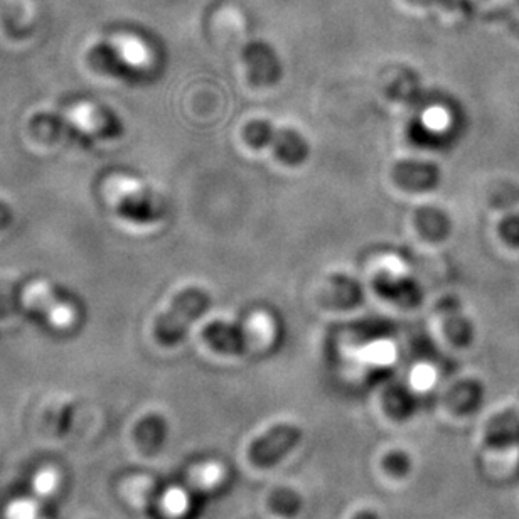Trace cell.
Masks as SVG:
<instances>
[{
  "label": "cell",
  "instance_id": "obj_1",
  "mask_svg": "<svg viewBox=\"0 0 519 519\" xmlns=\"http://www.w3.org/2000/svg\"><path fill=\"white\" fill-rule=\"evenodd\" d=\"M105 196L120 215L135 223H152L161 220L164 204L144 182L132 176L115 174L103 186Z\"/></svg>",
  "mask_w": 519,
  "mask_h": 519
},
{
  "label": "cell",
  "instance_id": "obj_2",
  "mask_svg": "<svg viewBox=\"0 0 519 519\" xmlns=\"http://www.w3.org/2000/svg\"><path fill=\"white\" fill-rule=\"evenodd\" d=\"M211 307V297L208 292L199 287L182 290L172 300L171 307L162 316L157 317L154 334L157 341L166 346H172L184 339L189 327L198 321L204 312Z\"/></svg>",
  "mask_w": 519,
  "mask_h": 519
},
{
  "label": "cell",
  "instance_id": "obj_3",
  "mask_svg": "<svg viewBox=\"0 0 519 519\" xmlns=\"http://www.w3.org/2000/svg\"><path fill=\"white\" fill-rule=\"evenodd\" d=\"M243 139L252 147L272 150L273 156L279 157L287 166H300L311 154L309 142L297 130L277 127L260 118L250 120L243 127Z\"/></svg>",
  "mask_w": 519,
  "mask_h": 519
},
{
  "label": "cell",
  "instance_id": "obj_4",
  "mask_svg": "<svg viewBox=\"0 0 519 519\" xmlns=\"http://www.w3.org/2000/svg\"><path fill=\"white\" fill-rule=\"evenodd\" d=\"M22 299H24L26 307L41 314L51 326L66 329L75 324L76 316H78L75 305L58 297L48 282H43V280L33 282L24 290Z\"/></svg>",
  "mask_w": 519,
  "mask_h": 519
},
{
  "label": "cell",
  "instance_id": "obj_5",
  "mask_svg": "<svg viewBox=\"0 0 519 519\" xmlns=\"http://www.w3.org/2000/svg\"><path fill=\"white\" fill-rule=\"evenodd\" d=\"M302 439V430L290 423L275 425L253 442L250 447V459L253 464L263 469L279 464L285 455L294 450L295 445Z\"/></svg>",
  "mask_w": 519,
  "mask_h": 519
},
{
  "label": "cell",
  "instance_id": "obj_6",
  "mask_svg": "<svg viewBox=\"0 0 519 519\" xmlns=\"http://www.w3.org/2000/svg\"><path fill=\"white\" fill-rule=\"evenodd\" d=\"M393 179L400 188L422 193L439 186L440 169L434 162L402 161L393 169Z\"/></svg>",
  "mask_w": 519,
  "mask_h": 519
},
{
  "label": "cell",
  "instance_id": "obj_7",
  "mask_svg": "<svg viewBox=\"0 0 519 519\" xmlns=\"http://www.w3.org/2000/svg\"><path fill=\"white\" fill-rule=\"evenodd\" d=\"M66 124L83 135H107L112 132V120L103 108L93 103L81 102L65 115Z\"/></svg>",
  "mask_w": 519,
  "mask_h": 519
},
{
  "label": "cell",
  "instance_id": "obj_8",
  "mask_svg": "<svg viewBox=\"0 0 519 519\" xmlns=\"http://www.w3.org/2000/svg\"><path fill=\"white\" fill-rule=\"evenodd\" d=\"M108 48L118 63L130 70H144L150 63V51L147 44L134 34H117L108 41Z\"/></svg>",
  "mask_w": 519,
  "mask_h": 519
},
{
  "label": "cell",
  "instance_id": "obj_9",
  "mask_svg": "<svg viewBox=\"0 0 519 519\" xmlns=\"http://www.w3.org/2000/svg\"><path fill=\"white\" fill-rule=\"evenodd\" d=\"M440 314H442V322H444V331L447 338L455 344V346H469L474 336V329L464 314L461 307L454 299H445L439 305Z\"/></svg>",
  "mask_w": 519,
  "mask_h": 519
},
{
  "label": "cell",
  "instance_id": "obj_10",
  "mask_svg": "<svg viewBox=\"0 0 519 519\" xmlns=\"http://www.w3.org/2000/svg\"><path fill=\"white\" fill-rule=\"evenodd\" d=\"M486 444L494 449L519 444V415L503 412L491 418L486 427Z\"/></svg>",
  "mask_w": 519,
  "mask_h": 519
},
{
  "label": "cell",
  "instance_id": "obj_11",
  "mask_svg": "<svg viewBox=\"0 0 519 519\" xmlns=\"http://www.w3.org/2000/svg\"><path fill=\"white\" fill-rule=\"evenodd\" d=\"M484 388L477 380H464L449 391L447 403L459 415H471L481 407Z\"/></svg>",
  "mask_w": 519,
  "mask_h": 519
},
{
  "label": "cell",
  "instance_id": "obj_12",
  "mask_svg": "<svg viewBox=\"0 0 519 519\" xmlns=\"http://www.w3.org/2000/svg\"><path fill=\"white\" fill-rule=\"evenodd\" d=\"M204 338L223 354H240L243 349V332L240 327L228 322H211L204 329Z\"/></svg>",
  "mask_w": 519,
  "mask_h": 519
},
{
  "label": "cell",
  "instance_id": "obj_13",
  "mask_svg": "<svg viewBox=\"0 0 519 519\" xmlns=\"http://www.w3.org/2000/svg\"><path fill=\"white\" fill-rule=\"evenodd\" d=\"M135 439L147 454L161 449L167 439V422L161 415H147L135 429Z\"/></svg>",
  "mask_w": 519,
  "mask_h": 519
},
{
  "label": "cell",
  "instance_id": "obj_14",
  "mask_svg": "<svg viewBox=\"0 0 519 519\" xmlns=\"http://www.w3.org/2000/svg\"><path fill=\"white\" fill-rule=\"evenodd\" d=\"M270 508H272L273 513L279 514V516L292 518V516L299 513L300 508H302V499H300L299 494L292 491V489L282 487V489H277V491L270 496Z\"/></svg>",
  "mask_w": 519,
  "mask_h": 519
},
{
  "label": "cell",
  "instance_id": "obj_15",
  "mask_svg": "<svg viewBox=\"0 0 519 519\" xmlns=\"http://www.w3.org/2000/svg\"><path fill=\"white\" fill-rule=\"evenodd\" d=\"M385 408L391 417L403 420V418H407L412 413V395L405 388H400V386L391 388V390L386 391Z\"/></svg>",
  "mask_w": 519,
  "mask_h": 519
},
{
  "label": "cell",
  "instance_id": "obj_16",
  "mask_svg": "<svg viewBox=\"0 0 519 519\" xmlns=\"http://www.w3.org/2000/svg\"><path fill=\"white\" fill-rule=\"evenodd\" d=\"M7 516L9 519H46L44 509L34 499H21L11 504Z\"/></svg>",
  "mask_w": 519,
  "mask_h": 519
},
{
  "label": "cell",
  "instance_id": "obj_17",
  "mask_svg": "<svg viewBox=\"0 0 519 519\" xmlns=\"http://www.w3.org/2000/svg\"><path fill=\"white\" fill-rule=\"evenodd\" d=\"M383 466H385V471L390 476L405 477L412 469V461H410V457L405 452L396 450V452L386 455Z\"/></svg>",
  "mask_w": 519,
  "mask_h": 519
},
{
  "label": "cell",
  "instance_id": "obj_18",
  "mask_svg": "<svg viewBox=\"0 0 519 519\" xmlns=\"http://www.w3.org/2000/svg\"><path fill=\"white\" fill-rule=\"evenodd\" d=\"M58 484V472L53 471V469H44V471L39 472L38 477H36V491H38L39 494H43V496L53 494L54 491L58 489Z\"/></svg>",
  "mask_w": 519,
  "mask_h": 519
},
{
  "label": "cell",
  "instance_id": "obj_19",
  "mask_svg": "<svg viewBox=\"0 0 519 519\" xmlns=\"http://www.w3.org/2000/svg\"><path fill=\"white\" fill-rule=\"evenodd\" d=\"M501 236L511 247H519V216H508L501 223Z\"/></svg>",
  "mask_w": 519,
  "mask_h": 519
},
{
  "label": "cell",
  "instance_id": "obj_20",
  "mask_svg": "<svg viewBox=\"0 0 519 519\" xmlns=\"http://www.w3.org/2000/svg\"><path fill=\"white\" fill-rule=\"evenodd\" d=\"M353 519H380L373 511H359Z\"/></svg>",
  "mask_w": 519,
  "mask_h": 519
}]
</instances>
